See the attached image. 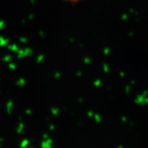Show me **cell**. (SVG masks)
I'll return each instance as SVG.
<instances>
[{
	"mask_svg": "<svg viewBox=\"0 0 148 148\" xmlns=\"http://www.w3.org/2000/svg\"><path fill=\"white\" fill-rule=\"evenodd\" d=\"M103 70H104L105 72H108V71H109V66H108V65L104 64L103 65Z\"/></svg>",
	"mask_w": 148,
	"mask_h": 148,
	"instance_id": "6",
	"label": "cell"
},
{
	"mask_svg": "<svg viewBox=\"0 0 148 148\" xmlns=\"http://www.w3.org/2000/svg\"><path fill=\"white\" fill-rule=\"evenodd\" d=\"M32 53V51L29 49H26L25 51H24V55L25 56H28Z\"/></svg>",
	"mask_w": 148,
	"mask_h": 148,
	"instance_id": "3",
	"label": "cell"
},
{
	"mask_svg": "<svg viewBox=\"0 0 148 148\" xmlns=\"http://www.w3.org/2000/svg\"><path fill=\"white\" fill-rule=\"evenodd\" d=\"M28 144V140H24V141H23V143H22V145H21V146L22 147H26V145H27V144Z\"/></svg>",
	"mask_w": 148,
	"mask_h": 148,
	"instance_id": "9",
	"label": "cell"
},
{
	"mask_svg": "<svg viewBox=\"0 0 148 148\" xmlns=\"http://www.w3.org/2000/svg\"><path fill=\"white\" fill-rule=\"evenodd\" d=\"M88 115L89 116H92V115H93V113H92V112H91V111H89L88 113Z\"/></svg>",
	"mask_w": 148,
	"mask_h": 148,
	"instance_id": "12",
	"label": "cell"
},
{
	"mask_svg": "<svg viewBox=\"0 0 148 148\" xmlns=\"http://www.w3.org/2000/svg\"><path fill=\"white\" fill-rule=\"evenodd\" d=\"M101 84V80H97V81H95V86H97V87H98V86H100V85Z\"/></svg>",
	"mask_w": 148,
	"mask_h": 148,
	"instance_id": "7",
	"label": "cell"
},
{
	"mask_svg": "<svg viewBox=\"0 0 148 148\" xmlns=\"http://www.w3.org/2000/svg\"><path fill=\"white\" fill-rule=\"evenodd\" d=\"M60 73H56L55 74V78H58V77H60Z\"/></svg>",
	"mask_w": 148,
	"mask_h": 148,
	"instance_id": "11",
	"label": "cell"
},
{
	"mask_svg": "<svg viewBox=\"0 0 148 148\" xmlns=\"http://www.w3.org/2000/svg\"><path fill=\"white\" fill-rule=\"evenodd\" d=\"M125 91H126V92H127V93H128V92H129V86H128V87H127V90L125 89Z\"/></svg>",
	"mask_w": 148,
	"mask_h": 148,
	"instance_id": "14",
	"label": "cell"
},
{
	"mask_svg": "<svg viewBox=\"0 0 148 148\" xmlns=\"http://www.w3.org/2000/svg\"><path fill=\"white\" fill-rule=\"evenodd\" d=\"M72 1H77V0H72Z\"/></svg>",
	"mask_w": 148,
	"mask_h": 148,
	"instance_id": "17",
	"label": "cell"
},
{
	"mask_svg": "<svg viewBox=\"0 0 148 148\" xmlns=\"http://www.w3.org/2000/svg\"><path fill=\"white\" fill-rule=\"evenodd\" d=\"M121 76H124V73H121Z\"/></svg>",
	"mask_w": 148,
	"mask_h": 148,
	"instance_id": "16",
	"label": "cell"
},
{
	"mask_svg": "<svg viewBox=\"0 0 148 148\" xmlns=\"http://www.w3.org/2000/svg\"><path fill=\"white\" fill-rule=\"evenodd\" d=\"M43 58H44V56L43 55H39V58H37V63H40L42 61V60H43Z\"/></svg>",
	"mask_w": 148,
	"mask_h": 148,
	"instance_id": "5",
	"label": "cell"
},
{
	"mask_svg": "<svg viewBox=\"0 0 148 148\" xmlns=\"http://www.w3.org/2000/svg\"><path fill=\"white\" fill-rule=\"evenodd\" d=\"M95 120L97 121V123H101V116H100L99 115L96 114V115L95 116Z\"/></svg>",
	"mask_w": 148,
	"mask_h": 148,
	"instance_id": "4",
	"label": "cell"
},
{
	"mask_svg": "<svg viewBox=\"0 0 148 148\" xmlns=\"http://www.w3.org/2000/svg\"><path fill=\"white\" fill-rule=\"evenodd\" d=\"M109 52H110V49H104V54H105V55H107V54H109Z\"/></svg>",
	"mask_w": 148,
	"mask_h": 148,
	"instance_id": "10",
	"label": "cell"
},
{
	"mask_svg": "<svg viewBox=\"0 0 148 148\" xmlns=\"http://www.w3.org/2000/svg\"><path fill=\"white\" fill-rule=\"evenodd\" d=\"M52 140L51 139H47L45 141H43L42 143V147L44 148H50L51 147V144H52Z\"/></svg>",
	"mask_w": 148,
	"mask_h": 148,
	"instance_id": "1",
	"label": "cell"
},
{
	"mask_svg": "<svg viewBox=\"0 0 148 148\" xmlns=\"http://www.w3.org/2000/svg\"><path fill=\"white\" fill-rule=\"evenodd\" d=\"M53 128H55V126H52V125H51V126L50 127V129H51V130H52V129H53Z\"/></svg>",
	"mask_w": 148,
	"mask_h": 148,
	"instance_id": "15",
	"label": "cell"
},
{
	"mask_svg": "<svg viewBox=\"0 0 148 148\" xmlns=\"http://www.w3.org/2000/svg\"><path fill=\"white\" fill-rule=\"evenodd\" d=\"M51 112L54 115H58L59 113V109L58 108H56V107H54V108H51Z\"/></svg>",
	"mask_w": 148,
	"mask_h": 148,
	"instance_id": "2",
	"label": "cell"
},
{
	"mask_svg": "<svg viewBox=\"0 0 148 148\" xmlns=\"http://www.w3.org/2000/svg\"><path fill=\"white\" fill-rule=\"evenodd\" d=\"M44 138H49V135H48V134H44Z\"/></svg>",
	"mask_w": 148,
	"mask_h": 148,
	"instance_id": "13",
	"label": "cell"
},
{
	"mask_svg": "<svg viewBox=\"0 0 148 148\" xmlns=\"http://www.w3.org/2000/svg\"><path fill=\"white\" fill-rule=\"evenodd\" d=\"M84 62L86 63V64H89V63L91 62V59H90L89 58H85V60H84Z\"/></svg>",
	"mask_w": 148,
	"mask_h": 148,
	"instance_id": "8",
	"label": "cell"
}]
</instances>
